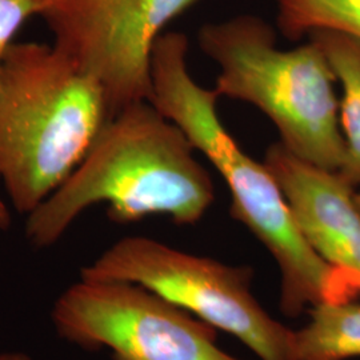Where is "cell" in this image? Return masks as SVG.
I'll return each instance as SVG.
<instances>
[{"label": "cell", "mask_w": 360, "mask_h": 360, "mask_svg": "<svg viewBox=\"0 0 360 360\" xmlns=\"http://www.w3.org/2000/svg\"><path fill=\"white\" fill-rule=\"evenodd\" d=\"M188 39L166 32L151 53V96L205 154L231 193V215L275 259L281 271V309L296 319L309 307L356 300L360 279L328 264L309 245L270 168L259 163L232 138L219 117L217 91L202 87L187 65Z\"/></svg>", "instance_id": "6da1fadb"}, {"label": "cell", "mask_w": 360, "mask_h": 360, "mask_svg": "<svg viewBox=\"0 0 360 360\" xmlns=\"http://www.w3.org/2000/svg\"><path fill=\"white\" fill-rule=\"evenodd\" d=\"M172 120L148 101L110 117L74 172L27 215L26 236L39 248L55 245L86 210L105 203L114 223L165 215L193 226L215 199L210 172Z\"/></svg>", "instance_id": "7a4b0ae2"}, {"label": "cell", "mask_w": 360, "mask_h": 360, "mask_svg": "<svg viewBox=\"0 0 360 360\" xmlns=\"http://www.w3.org/2000/svg\"><path fill=\"white\" fill-rule=\"evenodd\" d=\"M99 82L53 43L13 41L0 65V180L30 215L80 165L108 120Z\"/></svg>", "instance_id": "3957f363"}, {"label": "cell", "mask_w": 360, "mask_h": 360, "mask_svg": "<svg viewBox=\"0 0 360 360\" xmlns=\"http://www.w3.org/2000/svg\"><path fill=\"white\" fill-rule=\"evenodd\" d=\"M198 41L218 65L214 90L219 98L255 105L291 154L315 167L340 171L346 142L339 123L338 82L315 41L281 50L275 30L250 13L203 25Z\"/></svg>", "instance_id": "277c9868"}, {"label": "cell", "mask_w": 360, "mask_h": 360, "mask_svg": "<svg viewBox=\"0 0 360 360\" xmlns=\"http://www.w3.org/2000/svg\"><path fill=\"white\" fill-rule=\"evenodd\" d=\"M254 271L198 257L146 236H127L80 270V279L139 284L217 330L260 360H296L295 331L274 319L251 291Z\"/></svg>", "instance_id": "5b68a950"}, {"label": "cell", "mask_w": 360, "mask_h": 360, "mask_svg": "<svg viewBox=\"0 0 360 360\" xmlns=\"http://www.w3.org/2000/svg\"><path fill=\"white\" fill-rule=\"evenodd\" d=\"M56 334L114 360H240L217 345V328L129 282L79 279L53 302Z\"/></svg>", "instance_id": "8992f818"}, {"label": "cell", "mask_w": 360, "mask_h": 360, "mask_svg": "<svg viewBox=\"0 0 360 360\" xmlns=\"http://www.w3.org/2000/svg\"><path fill=\"white\" fill-rule=\"evenodd\" d=\"M198 0H47L53 44L102 86L108 117L150 101L151 53L169 22Z\"/></svg>", "instance_id": "52a82bcc"}, {"label": "cell", "mask_w": 360, "mask_h": 360, "mask_svg": "<svg viewBox=\"0 0 360 360\" xmlns=\"http://www.w3.org/2000/svg\"><path fill=\"white\" fill-rule=\"evenodd\" d=\"M264 165L279 183L315 252L360 279V212L354 200L355 187L339 172L296 158L281 142L269 147Z\"/></svg>", "instance_id": "ba28073f"}, {"label": "cell", "mask_w": 360, "mask_h": 360, "mask_svg": "<svg viewBox=\"0 0 360 360\" xmlns=\"http://www.w3.org/2000/svg\"><path fill=\"white\" fill-rule=\"evenodd\" d=\"M309 38L319 46L342 86L339 123L346 155L339 174L356 187L360 184V39L335 30H315Z\"/></svg>", "instance_id": "9c48e42d"}, {"label": "cell", "mask_w": 360, "mask_h": 360, "mask_svg": "<svg viewBox=\"0 0 360 360\" xmlns=\"http://www.w3.org/2000/svg\"><path fill=\"white\" fill-rule=\"evenodd\" d=\"M309 323L295 331L296 360L360 358V303H324L309 311Z\"/></svg>", "instance_id": "30bf717a"}, {"label": "cell", "mask_w": 360, "mask_h": 360, "mask_svg": "<svg viewBox=\"0 0 360 360\" xmlns=\"http://www.w3.org/2000/svg\"><path fill=\"white\" fill-rule=\"evenodd\" d=\"M278 27L288 40L315 30H335L360 39V0H272Z\"/></svg>", "instance_id": "8fae6325"}, {"label": "cell", "mask_w": 360, "mask_h": 360, "mask_svg": "<svg viewBox=\"0 0 360 360\" xmlns=\"http://www.w3.org/2000/svg\"><path fill=\"white\" fill-rule=\"evenodd\" d=\"M47 0H0V65L13 37L32 16H40Z\"/></svg>", "instance_id": "7c38bea8"}, {"label": "cell", "mask_w": 360, "mask_h": 360, "mask_svg": "<svg viewBox=\"0 0 360 360\" xmlns=\"http://www.w3.org/2000/svg\"><path fill=\"white\" fill-rule=\"evenodd\" d=\"M11 226V212L7 205L0 199V230L6 231Z\"/></svg>", "instance_id": "4fadbf2b"}, {"label": "cell", "mask_w": 360, "mask_h": 360, "mask_svg": "<svg viewBox=\"0 0 360 360\" xmlns=\"http://www.w3.org/2000/svg\"><path fill=\"white\" fill-rule=\"evenodd\" d=\"M0 360H32L31 356L23 351H15V349H6L0 351Z\"/></svg>", "instance_id": "5bb4252c"}, {"label": "cell", "mask_w": 360, "mask_h": 360, "mask_svg": "<svg viewBox=\"0 0 360 360\" xmlns=\"http://www.w3.org/2000/svg\"><path fill=\"white\" fill-rule=\"evenodd\" d=\"M354 200H355V205L358 207L360 212V184H358L355 187V193H354Z\"/></svg>", "instance_id": "9a60e30c"}]
</instances>
